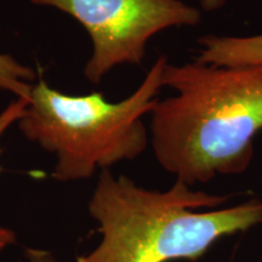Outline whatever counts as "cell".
<instances>
[{
    "mask_svg": "<svg viewBox=\"0 0 262 262\" xmlns=\"http://www.w3.org/2000/svg\"><path fill=\"white\" fill-rule=\"evenodd\" d=\"M163 85L175 95L157 101L149 113L159 165L192 187L247 171L262 133V64L168 62Z\"/></svg>",
    "mask_w": 262,
    "mask_h": 262,
    "instance_id": "6da1fadb",
    "label": "cell"
},
{
    "mask_svg": "<svg viewBox=\"0 0 262 262\" xmlns=\"http://www.w3.org/2000/svg\"><path fill=\"white\" fill-rule=\"evenodd\" d=\"M228 199L179 180L153 191L102 170L89 203L102 239L74 262L198 261L220 239L262 224L260 199L217 209Z\"/></svg>",
    "mask_w": 262,
    "mask_h": 262,
    "instance_id": "7a4b0ae2",
    "label": "cell"
},
{
    "mask_svg": "<svg viewBox=\"0 0 262 262\" xmlns=\"http://www.w3.org/2000/svg\"><path fill=\"white\" fill-rule=\"evenodd\" d=\"M168 62L165 55L159 56L139 88L117 102L102 93L66 95L42 79L33 84L17 125L28 140L55 156L52 178L62 182L89 179L97 169L142 155L149 143L143 117L159 100Z\"/></svg>",
    "mask_w": 262,
    "mask_h": 262,
    "instance_id": "3957f363",
    "label": "cell"
},
{
    "mask_svg": "<svg viewBox=\"0 0 262 262\" xmlns=\"http://www.w3.org/2000/svg\"><path fill=\"white\" fill-rule=\"evenodd\" d=\"M58 9L89 33L93 54L84 74L100 83L113 68L140 66L147 45L158 33L175 27H195L202 12L183 0H32Z\"/></svg>",
    "mask_w": 262,
    "mask_h": 262,
    "instance_id": "277c9868",
    "label": "cell"
},
{
    "mask_svg": "<svg viewBox=\"0 0 262 262\" xmlns=\"http://www.w3.org/2000/svg\"><path fill=\"white\" fill-rule=\"evenodd\" d=\"M196 60L214 66L242 67L262 64V34H206L198 39Z\"/></svg>",
    "mask_w": 262,
    "mask_h": 262,
    "instance_id": "5b68a950",
    "label": "cell"
},
{
    "mask_svg": "<svg viewBox=\"0 0 262 262\" xmlns=\"http://www.w3.org/2000/svg\"><path fill=\"white\" fill-rule=\"evenodd\" d=\"M35 72L19 63L10 55L0 52V90L10 91L17 97L29 100Z\"/></svg>",
    "mask_w": 262,
    "mask_h": 262,
    "instance_id": "8992f818",
    "label": "cell"
},
{
    "mask_svg": "<svg viewBox=\"0 0 262 262\" xmlns=\"http://www.w3.org/2000/svg\"><path fill=\"white\" fill-rule=\"evenodd\" d=\"M27 104L28 100L17 97L0 112V141H2V137L5 134V131L14 124H17L18 120L21 119ZM0 155H2V147H0ZM15 241L16 235L14 231L0 226V251L4 250L9 245L14 244Z\"/></svg>",
    "mask_w": 262,
    "mask_h": 262,
    "instance_id": "52a82bcc",
    "label": "cell"
},
{
    "mask_svg": "<svg viewBox=\"0 0 262 262\" xmlns=\"http://www.w3.org/2000/svg\"><path fill=\"white\" fill-rule=\"evenodd\" d=\"M22 262H57V260L49 251L40 249H27Z\"/></svg>",
    "mask_w": 262,
    "mask_h": 262,
    "instance_id": "ba28073f",
    "label": "cell"
},
{
    "mask_svg": "<svg viewBox=\"0 0 262 262\" xmlns=\"http://www.w3.org/2000/svg\"><path fill=\"white\" fill-rule=\"evenodd\" d=\"M228 0H201L202 9L206 12H214L224 8Z\"/></svg>",
    "mask_w": 262,
    "mask_h": 262,
    "instance_id": "9c48e42d",
    "label": "cell"
}]
</instances>
